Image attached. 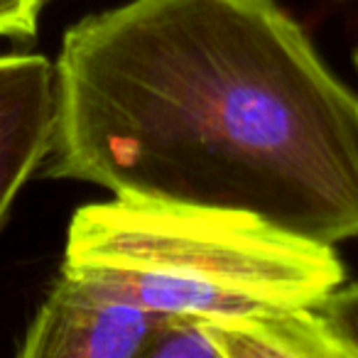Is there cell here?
<instances>
[{
	"mask_svg": "<svg viewBox=\"0 0 358 358\" xmlns=\"http://www.w3.org/2000/svg\"><path fill=\"white\" fill-rule=\"evenodd\" d=\"M45 174L358 236V94L275 0H128L55 62Z\"/></svg>",
	"mask_w": 358,
	"mask_h": 358,
	"instance_id": "1",
	"label": "cell"
},
{
	"mask_svg": "<svg viewBox=\"0 0 358 358\" xmlns=\"http://www.w3.org/2000/svg\"><path fill=\"white\" fill-rule=\"evenodd\" d=\"M64 270L155 314L314 307L343 282L334 245L216 206L113 196L71 216Z\"/></svg>",
	"mask_w": 358,
	"mask_h": 358,
	"instance_id": "2",
	"label": "cell"
},
{
	"mask_svg": "<svg viewBox=\"0 0 358 358\" xmlns=\"http://www.w3.org/2000/svg\"><path fill=\"white\" fill-rule=\"evenodd\" d=\"M159 314L62 268L27 327L20 358H145Z\"/></svg>",
	"mask_w": 358,
	"mask_h": 358,
	"instance_id": "3",
	"label": "cell"
},
{
	"mask_svg": "<svg viewBox=\"0 0 358 358\" xmlns=\"http://www.w3.org/2000/svg\"><path fill=\"white\" fill-rule=\"evenodd\" d=\"M55 133V64L42 55L0 57V226L45 162Z\"/></svg>",
	"mask_w": 358,
	"mask_h": 358,
	"instance_id": "4",
	"label": "cell"
},
{
	"mask_svg": "<svg viewBox=\"0 0 358 358\" xmlns=\"http://www.w3.org/2000/svg\"><path fill=\"white\" fill-rule=\"evenodd\" d=\"M221 358H341L312 307L211 319Z\"/></svg>",
	"mask_w": 358,
	"mask_h": 358,
	"instance_id": "5",
	"label": "cell"
},
{
	"mask_svg": "<svg viewBox=\"0 0 358 358\" xmlns=\"http://www.w3.org/2000/svg\"><path fill=\"white\" fill-rule=\"evenodd\" d=\"M145 358H221L211 319L159 314Z\"/></svg>",
	"mask_w": 358,
	"mask_h": 358,
	"instance_id": "6",
	"label": "cell"
},
{
	"mask_svg": "<svg viewBox=\"0 0 358 358\" xmlns=\"http://www.w3.org/2000/svg\"><path fill=\"white\" fill-rule=\"evenodd\" d=\"M312 309L338 356L358 358V282H341Z\"/></svg>",
	"mask_w": 358,
	"mask_h": 358,
	"instance_id": "7",
	"label": "cell"
},
{
	"mask_svg": "<svg viewBox=\"0 0 358 358\" xmlns=\"http://www.w3.org/2000/svg\"><path fill=\"white\" fill-rule=\"evenodd\" d=\"M45 0H0V37L30 40L37 35V20Z\"/></svg>",
	"mask_w": 358,
	"mask_h": 358,
	"instance_id": "8",
	"label": "cell"
},
{
	"mask_svg": "<svg viewBox=\"0 0 358 358\" xmlns=\"http://www.w3.org/2000/svg\"><path fill=\"white\" fill-rule=\"evenodd\" d=\"M356 69H358V52H356Z\"/></svg>",
	"mask_w": 358,
	"mask_h": 358,
	"instance_id": "9",
	"label": "cell"
},
{
	"mask_svg": "<svg viewBox=\"0 0 358 358\" xmlns=\"http://www.w3.org/2000/svg\"><path fill=\"white\" fill-rule=\"evenodd\" d=\"M45 3H47V0H45Z\"/></svg>",
	"mask_w": 358,
	"mask_h": 358,
	"instance_id": "10",
	"label": "cell"
}]
</instances>
